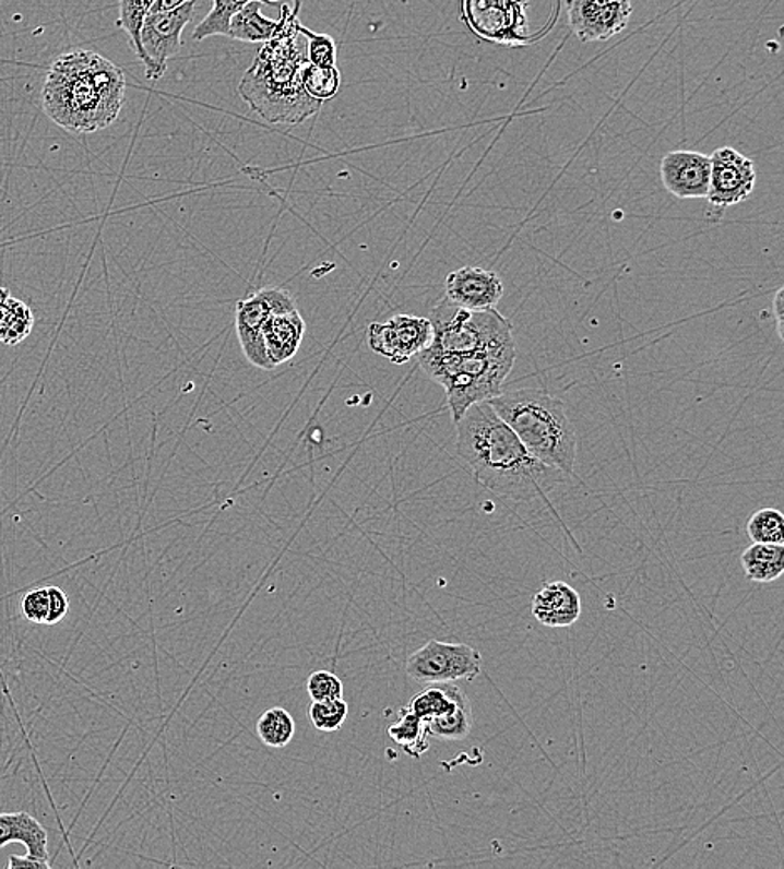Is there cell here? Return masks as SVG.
I'll return each instance as SVG.
<instances>
[{
	"label": "cell",
	"mask_w": 784,
	"mask_h": 869,
	"mask_svg": "<svg viewBox=\"0 0 784 869\" xmlns=\"http://www.w3.org/2000/svg\"><path fill=\"white\" fill-rule=\"evenodd\" d=\"M49 591V616L46 626L61 622L69 612V597L61 587H47Z\"/></svg>",
	"instance_id": "cell-34"
},
{
	"label": "cell",
	"mask_w": 784,
	"mask_h": 869,
	"mask_svg": "<svg viewBox=\"0 0 784 869\" xmlns=\"http://www.w3.org/2000/svg\"><path fill=\"white\" fill-rule=\"evenodd\" d=\"M389 736L411 758H421L430 748L427 724L417 714L412 713L408 707H403L400 711L399 719L389 727Z\"/></svg>",
	"instance_id": "cell-22"
},
{
	"label": "cell",
	"mask_w": 784,
	"mask_h": 869,
	"mask_svg": "<svg viewBox=\"0 0 784 869\" xmlns=\"http://www.w3.org/2000/svg\"><path fill=\"white\" fill-rule=\"evenodd\" d=\"M531 610L535 620L546 628H571L581 619V595L566 582H549L534 595Z\"/></svg>",
	"instance_id": "cell-16"
},
{
	"label": "cell",
	"mask_w": 784,
	"mask_h": 869,
	"mask_svg": "<svg viewBox=\"0 0 784 869\" xmlns=\"http://www.w3.org/2000/svg\"><path fill=\"white\" fill-rule=\"evenodd\" d=\"M632 14L631 0H567L572 34L582 43H604L622 33Z\"/></svg>",
	"instance_id": "cell-12"
},
{
	"label": "cell",
	"mask_w": 784,
	"mask_h": 869,
	"mask_svg": "<svg viewBox=\"0 0 784 869\" xmlns=\"http://www.w3.org/2000/svg\"><path fill=\"white\" fill-rule=\"evenodd\" d=\"M154 0H119L118 25L129 36L134 52H140V31Z\"/></svg>",
	"instance_id": "cell-30"
},
{
	"label": "cell",
	"mask_w": 784,
	"mask_h": 869,
	"mask_svg": "<svg viewBox=\"0 0 784 869\" xmlns=\"http://www.w3.org/2000/svg\"><path fill=\"white\" fill-rule=\"evenodd\" d=\"M367 335L368 345L377 355L403 365L431 345L433 326L428 318L396 314L385 323H371Z\"/></svg>",
	"instance_id": "cell-10"
},
{
	"label": "cell",
	"mask_w": 784,
	"mask_h": 869,
	"mask_svg": "<svg viewBox=\"0 0 784 869\" xmlns=\"http://www.w3.org/2000/svg\"><path fill=\"white\" fill-rule=\"evenodd\" d=\"M34 318L29 305L11 296L0 320V343L5 346H17L33 333Z\"/></svg>",
	"instance_id": "cell-25"
},
{
	"label": "cell",
	"mask_w": 784,
	"mask_h": 869,
	"mask_svg": "<svg viewBox=\"0 0 784 869\" xmlns=\"http://www.w3.org/2000/svg\"><path fill=\"white\" fill-rule=\"evenodd\" d=\"M741 566L748 581L770 584L784 572V546L752 544L743 552Z\"/></svg>",
	"instance_id": "cell-19"
},
{
	"label": "cell",
	"mask_w": 784,
	"mask_h": 869,
	"mask_svg": "<svg viewBox=\"0 0 784 869\" xmlns=\"http://www.w3.org/2000/svg\"><path fill=\"white\" fill-rule=\"evenodd\" d=\"M189 0H154L150 12H171L185 5Z\"/></svg>",
	"instance_id": "cell-37"
},
{
	"label": "cell",
	"mask_w": 784,
	"mask_h": 869,
	"mask_svg": "<svg viewBox=\"0 0 784 869\" xmlns=\"http://www.w3.org/2000/svg\"><path fill=\"white\" fill-rule=\"evenodd\" d=\"M261 0H253L250 4L245 5L241 11L233 15L229 22L228 37L241 43H268L275 34L278 27V21L275 19H268L261 14Z\"/></svg>",
	"instance_id": "cell-21"
},
{
	"label": "cell",
	"mask_w": 784,
	"mask_h": 869,
	"mask_svg": "<svg viewBox=\"0 0 784 869\" xmlns=\"http://www.w3.org/2000/svg\"><path fill=\"white\" fill-rule=\"evenodd\" d=\"M293 2V8L282 5L275 34L263 44L238 86L251 111L272 124H301L321 107L301 86V69L308 62L307 37L298 31L301 0Z\"/></svg>",
	"instance_id": "cell-3"
},
{
	"label": "cell",
	"mask_w": 784,
	"mask_h": 869,
	"mask_svg": "<svg viewBox=\"0 0 784 869\" xmlns=\"http://www.w3.org/2000/svg\"><path fill=\"white\" fill-rule=\"evenodd\" d=\"M11 296V291H9L8 288H2V286H0V320H2V314H4L5 307H8V301Z\"/></svg>",
	"instance_id": "cell-38"
},
{
	"label": "cell",
	"mask_w": 784,
	"mask_h": 869,
	"mask_svg": "<svg viewBox=\"0 0 784 869\" xmlns=\"http://www.w3.org/2000/svg\"><path fill=\"white\" fill-rule=\"evenodd\" d=\"M197 0H189L171 12H147L140 31L138 59L146 68L150 81H159L168 69V61L181 49L182 31L191 22Z\"/></svg>",
	"instance_id": "cell-8"
},
{
	"label": "cell",
	"mask_w": 784,
	"mask_h": 869,
	"mask_svg": "<svg viewBox=\"0 0 784 869\" xmlns=\"http://www.w3.org/2000/svg\"><path fill=\"white\" fill-rule=\"evenodd\" d=\"M124 94V72L115 62L94 50H71L47 71L43 109L59 128L91 134L115 124Z\"/></svg>",
	"instance_id": "cell-2"
},
{
	"label": "cell",
	"mask_w": 784,
	"mask_h": 869,
	"mask_svg": "<svg viewBox=\"0 0 784 869\" xmlns=\"http://www.w3.org/2000/svg\"><path fill=\"white\" fill-rule=\"evenodd\" d=\"M502 296V278L492 270L478 266L459 267L446 279L447 300L465 310H494Z\"/></svg>",
	"instance_id": "cell-14"
},
{
	"label": "cell",
	"mask_w": 784,
	"mask_h": 869,
	"mask_svg": "<svg viewBox=\"0 0 784 869\" xmlns=\"http://www.w3.org/2000/svg\"><path fill=\"white\" fill-rule=\"evenodd\" d=\"M433 342L428 348L443 353H464L513 340L510 320L494 310L472 311L443 298L430 317Z\"/></svg>",
	"instance_id": "cell-6"
},
{
	"label": "cell",
	"mask_w": 784,
	"mask_h": 869,
	"mask_svg": "<svg viewBox=\"0 0 784 869\" xmlns=\"http://www.w3.org/2000/svg\"><path fill=\"white\" fill-rule=\"evenodd\" d=\"M261 2H268V4H276V2H282V0H261Z\"/></svg>",
	"instance_id": "cell-39"
},
{
	"label": "cell",
	"mask_w": 784,
	"mask_h": 869,
	"mask_svg": "<svg viewBox=\"0 0 784 869\" xmlns=\"http://www.w3.org/2000/svg\"><path fill=\"white\" fill-rule=\"evenodd\" d=\"M711 157L698 151H670L661 160V181L678 200H706Z\"/></svg>",
	"instance_id": "cell-13"
},
{
	"label": "cell",
	"mask_w": 784,
	"mask_h": 869,
	"mask_svg": "<svg viewBox=\"0 0 784 869\" xmlns=\"http://www.w3.org/2000/svg\"><path fill=\"white\" fill-rule=\"evenodd\" d=\"M305 321L298 310L292 313L270 314L261 336L273 367L286 364L300 349L305 336Z\"/></svg>",
	"instance_id": "cell-17"
},
{
	"label": "cell",
	"mask_w": 784,
	"mask_h": 869,
	"mask_svg": "<svg viewBox=\"0 0 784 869\" xmlns=\"http://www.w3.org/2000/svg\"><path fill=\"white\" fill-rule=\"evenodd\" d=\"M49 862L37 861V859L31 858V856H17L11 855L9 858L8 868L9 869H21V868H34V869H47L49 868Z\"/></svg>",
	"instance_id": "cell-35"
},
{
	"label": "cell",
	"mask_w": 784,
	"mask_h": 869,
	"mask_svg": "<svg viewBox=\"0 0 784 869\" xmlns=\"http://www.w3.org/2000/svg\"><path fill=\"white\" fill-rule=\"evenodd\" d=\"M270 314H273L272 305L268 301L264 288L236 305V332L242 353L251 365L268 371L275 367L268 358L261 330Z\"/></svg>",
	"instance_id": "cell-15"
},
{
	"label": "cell",
	"mask_w": 784,
	"mask_h": 869,
	"mask_svg": "<svg viewBox=\"0 0 784 869\" xmlns=\"http://www.w3.org/2000/svg\"><path fill=\"white\" fill-rule=\"evenodd\" d=\"M307 691L311 701H332L343 698V682L330 670H314L307 681Z\"/></svg>",
	"instance_id": "cell-32"
},
{
	"label": "cell",
	"mask_w": 784,
	"mask_h": 869,
	"mask_svg": "<svg viewBox=\"0 0 784 869\" xmlns=\"http://www.w3.org/2000/svg\"><path fill=\"white\" fill-rule=\"evenodd\" d=\"M405 670L418 685L474 681L482 672V654L462 642L428 641L408 657Z\"/></svg>",
	"instance_id": "cell-7"
},
{
	"label": "cell",
	"mask_w": 784,
	"mask_h": 869,
	"mask_svg": "<svg viewBox=\"0 0 784 869\" xmlns=\"http://www.w3.org/2000/svg\"><path fill=\"white\" fill-rule=\"evenodd\" d=\"M472 727H474V713L465 692L456 702L452 713L427 723L428 735L440 741H464L471 736Z\"/></svg>",
	"instance_id": "cell-23"
},
{
	"label": "cell",
	"mask_w": 784,
	"mask_h": 869,
	"mask_svg": "<svg viewBox=\"0 0 784 869\" xmlns=\"http://www.w3.org/2000/svg\"><path fill=\"white\" fill-rule=\"evenodd\" d=\"M746 532L752 544L784 546V515L776 509L758 510L749 519Z\"/></svg>",
	"instance_id": "cell-28"
},
{
	"label": "cell",
	"mask_w": 784,
	"mask_h": 869,
	"mask_svg": "<svg viewBox=\"0 0 784 869\" xmlns=\"http://www.w3.org/2000/svg\"><path fill=\"white\" fill-rule=\"evenodd\" d=\"M296 724L292 714L283 707L264 711L257 723V735L264 746L283 749L295 738Z\"/></svg>",
	"instance_id": "cell-24"
},
{
	"label": "cell",
	"mask_w": 784,
	"mask_h": 869,
	"mask_svg": "<svg viewBox=\"0 0 784 869\" xmlns=\"http://www.w3.org/2000/svg\"><path fill=\"white\" fill-rule=\"evenodd\" d=\"M22 616L25 620L46 626L49 616V591L47 587L34 588L22 597Z\"/></svg>",
	"instance_id": "cell-33"
},
{
	"label": "cell",
	"mask_w": 784,
	"mask_h": 869,
	"mask_svg": "<svg viewBox=\"0 0 784 869\" xmlns=\"http://www.w3.org/2000/svg\"><path fill=\"white\" fill-rule=\"evenodd\" d=\"M489 403L534 459L567 477L574 474L578 437L562 400L546 390L522 389L502 392Z\"/></svg>",
	"instance_id": "cell-4"
},
{
	"label": "cell",
	"mask_w": 784,
	"mask_h": 869,
	"mask_svg": "<svg viewBox=\"0 0 784 869\" xmlns=\"http://www.w3.org/2000/svg\"><path fill=\"white\" fill-rule=\"evenodd\" d=\"M250 2H253V0H213V9L197 25L193 40H204L213 36L228 37L229 22H231L233 15L241 11Z\"/></svg>",
	"instance_id": "cell-26"
},
{
	"label": "cell",
	"mask_w": 784,
	"mask_h": 869,
	"mask_svg": "<svg viewBox=\"0 0 784 869\" xmlns=\"http://www.w3.org/2000/svg\"><path fill=\"white\" fill-rule=\"evenodd\" d=\"M348 704L342 699L332 701H311L308 707V719L313 724L314 729L321 733H336L342 729L348 717Z\"/></svg>",
	"instance_id": "cell-29"
},
{
	"label": "cell",
	"mask_w": 784,
	"mask_h": 869,
	"mask_svg": "<svg viewBox=\"0 0 784 869\" xmlns=\"http://www.w3.org/2000/svg\"><path fill=\"white\" fill-rule=\"evenodd\" d=\"M711 179L708 203L717 211L748 200L756 184L755 160L743 156L735 147L724 146L711 154Z\"/></svg>",
	"instance_id": "cell-11"
},
{
	"label": "cell",
	"mask_w": 784,
	"mask_h": 869,
	"mask_svg": "<svg viewBox=\"0 0 784 869\" xmlns=\"http://www.w3.org/2000/svg\"><path fill=\"white\" fill-rule=\"evenodd\" d=\"M455 425L456 453L475 480L499 496L531 502L569 478L534 459L489 402L472 405Z\"/></svg>",
	"instance_id": "cell-1"
},
{
	"label": "cell",
	"mask_w": 784,
	"mask_h": 869,
	"mask_svg": "<svg viewBox=\"0 0 784 869\" xmlns=\"http://www.w3.org/2000/svg\"><path fill=\"white\" fill-rule=\"evenodd\" d=\"M11 843L24 845L31 858L49 862L46 828L29 812H0V848Z\"/></svg>",
	"instance_id": "cell-18"
},
{
	"label": "cell",
	"mask_w": 784,
	"mask_h": 869,
	"mask_svg": "<svg viewBox=\"0 0 784 869\" xmlns=\"http://www.w3.org/2000/svg\"><path fill=\"white\" fill-rule=\"evenodd\" d=\"M527 0H462V19L482 39L497 44L525 43Z\"/></svg>",
	"instance_id": "cell-9"
},
{
	"label": "cell",
	"mask_w": 784,
	"mask_h": 869,
	"mask_svg": "<svg viewBox=\"0 0 784 869\" xmlns=\"http://www.w3.org/2000/svg\"><path fill=\"white\" fill-rule=\"evenodd\" d=\"M783 298H784V288H780L774 295L773 298V313L774 318H776V329H777V336L783 340L784 332H783Z\"/></svg>",
	"instance_id": "cell-36"
},
{
	"label": "cell",
	"mask_w": 784,
	"mask_h": 869,
	"mask_svg": "<svg viewBox=\"0 0 784 869\" xmlns=\"http://www.w3.org/2000/svg\"><path fill=\"white\" fill-rule=\"evenodd\" d=\"M515 358V340L474 352L443 353L427 348L417 355L421 370L446 390L455 424L475 403L489 402L502 393Z\"/></svg>",
	"instance_id": "cell-5"
},
{
	"label": "cell",
	"mask_w": 784,
	"mask_h": 869,
	"mask_svg": "<svg viewBox=\"0 0 784 869\" xmlns=\"http://www.w3.org/2000/svg\"><path fill=\"white\" fill-rule=\"evenodd\" d=\"M298 31L307 37L308 62L318 68H335L336 66V44L333 37L326 34L313 33V31L298 24Z\"/></svg>",
	"instance_id": "cell-31"
},
{
	"label": "cell",
	"mask_w": 784,
	"mask_h": 869,
	"mask_svg": "<svg viewBox=\"0 0 784 869\" xmlns=\"http://www.w3.org/2000/svg\"><path fill=\"white\" fill-rule=\"evenodd\" d=\"M340 84V71L335 68H318V66L307 64L304 66L301 69V86H304L305 93L311 97V99L320 100H330L338 94Z\"/></svg>",
	"instance_id": "cell-27"
},
{
	"label": "cell",
	"mask_w": 784,
	"mask_h": 869,
	"mask_svg": "<svg viewBox=\"0 0 784 869\" xmlns=\"http://www.w3.org/2000/svg\"><path fill=\"white\" fill-rule=\"evenodd\" d=\"M462 694H464V691L459 686L452 685V682L428 685L427 689L418 692L412 699L407 707L427 724L437 719V717L452 713Z\"/></svg>",
	"instance_id": "cell-20"
}]
</instances>
